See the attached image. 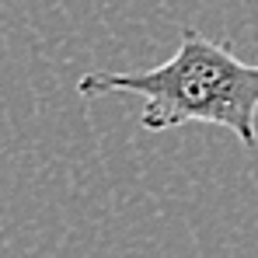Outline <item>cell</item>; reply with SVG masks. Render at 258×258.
I'll return each instance as SVG.
<instances>
[{
  "label": "cell",
  "instance_id": "obj_1",
  "mask_svg": "<svg viewBox=\"0 0 258 258\" xmlns=\"http://www.w3.org/2000/svg\"><path fill=\"white\" fill-rule=\"evenodd\" d=\"M84 98L140 94L143 129H174L185 122H210L230 129L244 147L258 143V63H244L223 42L199 28H181L171 59L150 70H108L77 81Z\"/></svg>",
  "mask_w": 258,
  "mask_h": 258
}]
</instances>
